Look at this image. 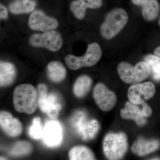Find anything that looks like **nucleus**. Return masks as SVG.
Returning a JSON list of instances; mask_svg holds the SVG:
<instances>
[{
  "instance_id": "obj_1",
  "label": "nucleus",
  "mask_w": 160,
  "mask_h": 160,
  "mask_svg": "<svg viewBox=\"0 0 160 160\" xmlns=\"http://www.w3.org/2000/svg\"><path fill=\"white\" fill-rule=\"evenodd\" d=\"M13 104L16 111L31 114L37 109L38 93L30 84H21L16 87L13 93Z\"/></svg>"
},
{
  "instance_id": "obj_2",
  "label": "nucleus",
  "mask_w": 160,
  "mask_h": 160,
  "mask_svg": "<svg viewBox=\"0 0 160 160\" xmlns=\"http://www.w3.org/2000/svg\"><path fill=\"white\" fill-rule=\"evenodd\" d=\"M128 15L124 9L117 8L109 12L101 27V33L106 39H111L121 31L128 21Z\"/></svg>"
},
{
  "instance_id": "obj_3",
  "label": "nucleus",
  "mask_w": 160,
  "mask_h": 160,
  "mask_svg": "<svg viewBox=\"0 0 160 160\" xmlns=\"http://www.w3.org/2000/svg\"><path fill=\"white\" fill-rule=\"evenodd\" d=\"M118 71L122 81L127 84L142 82L152 73L151 67L146 61L140 62L134 67L126 62H121L118 66Z\"/></svg>"
},
{
  "instance_id": "obj_4",
  "label": "nucleus",
  "mask_w": 160,
  "mask_h": 160,
  "mask_svg": "<svg viewBox=\"0 0 160 160\" xmlns=\"http://www.w3.org/2000/svg\"><path fill=\"white\" fill-rule=\"evenodd\" d=\"M102 53L99 45L92 43L88 45L86 52L82 56L68 55L65 58V61L69 69L78 70L82 67H90L95 65L102 57Z\"/></svg>"
},
{
  "instance_id": "obj_5",
  "label": "nucleus",
  "mask_w": 160,
  "mask_h": 160,
  "mask_svg": "<svg viewBox=\"0 0 160 160\" xmlns=\"http://www.w3.org/2000/svg\"><path fill=\"white\" fill-rule=\"evenodd\" d=\"M103 146L107 158L120 159L125 154L128 147L126 135L123 132L109 133L104 139Z\"/></svg>"
},
{
  "instance_id": "obj_6",
  "label": "nucleus",
  "mask_w": 160,
  "mask_h": 160,
  "mask_svg": "<svg viewBox=\"0 0 160 160\" xmlns=\"http://www.w3.org/2000/svg\"><path fill=\"white\" fill-rule=\"evenodd\" d=\"M38 105L40 109L52 119H56L62 108L57 96L53 93L48 94L47 86L44 83L38 85Z\"/></svg>"
},
{
  "instance_id": "obj_7",
  "label": "nucleus",
  "mask_w": 160,
  "mask_h": 160,
  "mask_svg": "<svg viewBox=\"0 0 160 160\" xmlns=\"http://www.w3.org/2000/svg\"><path fill=\"white\" fill-rule=\"evenodd\" d=\"M29 42L34 47H44L50 51H57L62 46L63 40L59 32L50 30L43 34H34L30 37Z\"/></svg>"
},
{
  "instance_id": "obj_8",
  "label": "nucleus",
  "mask_w": 160,
  "mask_h": 160,
  "mask_svg": "<svg viewBox=\"0 0 160 160\" xmlns=\"http://www.w3.org/2000/svg\"><path fill=\"white\" fill-rule=\"evenodd\" d=\"M74 121L75 127L83 140H91L95 138L100 128L98 122L95 120L87 119L83 112L76 114Z\"/></svg>"
},
{
  "instance_id": "obj_9",
  "label": "nucleus",
  "mask_w": 160,
  "mask_h": 160,
  "mask_svg": "<svg viewBox=\"0 0 160 160\" xmlns=\"http://www.w3.org/2000/svg\"><path fill=\"white\" fill-rule=\"evenodd\" d=\"M155 93V86L151 82H146L132 85L129 87L128 97L135 105H142L145 100L151 98Z\"/></svg>"
},
{
  "instance_id": "obj_10",
  "label": "nucleus",
  "mask_w": 160,
  "mask_h": 160,
  "mask_svg": "<svg viewBox=\"0 0 160 160\" xmlns=\"http://www.w3.org/2000/svg\"><path fill=\"white\" fill-rule=\"evenodd\" d=\"M93 97L97 105L104 111L111 110L116 103L115 94L102 83H98L95 86Z\"/></svg>"
},
{
  "instance_id": "obj_11",
  "label": "nucleus",
  "mask_w": 160,
  "mask_h": 160,
  "mask_svg": "<svg viewBox=\"0 0 160 160\" xmlns=\"http://www.w3.org/2000/svg\"><path fill=\"white\" fill-rule=\"evenodd\" d=\"M29 25L33 30L46 32L57 28L58 23L54 18L49 17L42 11L36 10L30 15Z\"/></svg>"
},
{
  "instance_id": "obj_12",
  "label": "nucleus",
  "mask_w": 160,
  "mask_h": 160,
  "mask_svg": "<svg viewBox=\"0 0 160 160\" xmlns=\"http://www.w3.org/2000/svg\"><path fill=\"white\" fill-rule=\"evenodd\" d=\"M42 138L44 142L48 146H58L62 139V130L58 122L52 121L46 123L43 128Z\"/></svg>"
},
{
  "instance_id": "obj_13",
  "label": "nucleus",
  "mask_w": 160,
  "mask_h": 160,
  "mask_svg": "<svg viewBox=\"0 0 160 160\" xmlns=\"http://www.w3.org/2000/svg\"><path fill=\"white\" fill-rule=\"evenodd\" d=\"M0 126L4 132L11 137H17L22 132V123L7 111L0 112Z\"/></svg>"
},
{
  "instance_id": "obj_14",
  "label": "nucleus",
  "mask_w": 160,
  "mask_h": 160,
  "mask_svg": "<svg viewBox=\"0 0 160 160\" xmlns=\"http://www.w3.org/2000/svg\"><path fill=\"white\" fill-rule=\"evenodd\" d=\"M120 114L123 118L133 120L138 126L146 124V117L143 116L142 110L130 101L126 102L125 108L121 109Z\"/></svg>"
},
{
  "instance_id": "obj_15",
  "label": "nucleus",
  "mask_w": 160,
  "mask_h": 160,
  "mask_svg": "<svg viewBox=\"0 0 160 160\" xmlns=\"http://www.w3.org/2000/svg\"><path fill=\"white\" fill-rule=\"evenodd\" d=\"M159 146L160 142L158 140L147 141L142 138H139L133 143L132 150L138 155H145L155 151Z\"/></svg>"
},
{
  "instance_id": "obj_16",
  "label": "nucleus",
  "mask_w": 160,
  "mask_h": 160,
  "mask_svg": "<svg viewBox=\"0 0 160 160\" xmlns=\"http://www.w3.org/2000/svg\"><path fill=\"white\" fill-rule=\"evenodd\" d=\"M16 69L12 63L1 62L0 63V85L6 87L11 85L16 77Z\"/></svg>"
},
{
  "instance_id": "obj_17",
  "label": "nucleus",
  "mask_w": 160,
  "mask_h": 160,
  "mask_svg": "<svg viewBox=\"0 0 160 160\" xmlns=\"http://www.w3.org/2000/svg\"><path fill=\"white\" fill-rule=\"evenodd\" d=\"M47 69L48 77L54 82H60L66 77V68L60 62H50L47 66Z\"/></svg>"
},
{
  "instance_id": "obj_18",
  "label": "nucleus",
  "mask_w": 160,
  "mask_h": 160,
  "mask_svg": "<svg viewBox=\"0 0 160 160\" xmlns=\"http://www.w3.org/2000/svg\"><path fill=\"white\" fill-rule=\"evenodd\" d=\"M35 0H15L9 5V10L14 14L29 13L35 8Z\"/></svg>"
},
{
  "instance_id": "obj_19",
  "label": "nucleus",
  "mask_w": 160,
  "mask_h": 160,
  "mask_svg": "<svg viewBox=\"0 0 160 160\" xmlns=\"http://www.w3.org/2000/svg\"><path fill=\"white\" fill-rule=\"evenodd\" d=\"M142 7L143 17L146 21H153L159 14L160 6L158 0H147Z\"/></svg>"
},
{
  "instance_id": "obj_20",
  "label": "nucleus",
  "mask_w": 160,
  "mask_h": 160,
  "mask_svg": "<svg viewBox=\"0 0 160 160\" xmlns=\"http://www.w3.org/2000/svg\"><path fill=\"white\" fill-rule=\"evenodd\" d=\"M92 83L91 78L87 75L79 77L74 84L73 92L75 95L78 98L85 96L90 90Z\"/></svg>"
},
{
  "instance_id": "obj_21",
  "label": "nucleus",
  "mask_w": 160,
  "mask_h": 160,
  "mask_svg": "<svg viewBox=\"0 0 160 160\" xmlns=\"http://www.w3.org/2000/svg\"><path fill=\"white\" fill-rule=\"evenodd\" d=\"M69 159L71 160H94L92 151L85 146H78L73 147L69 151Z\"/></svg>"
},
{
  "instance_id": "obj_22",
  "label": "nucleus",
  "mask_w": 160,
  "mask_h": 160,
  "mask_svg": "<svg viewBox=\"0 0 160 160\" xmlns=\"http://www.w3.org/2000/svg\"><path fill=\"white\" fill-rule=\"evenodd\" d=\"M32 150V146L29 142L20 141L15 143L10 151V154L15 156L26 155Z\"/></svg>"
},
{
  "instance_id": "obj_23",
  "label": "nucleus",
  "mask_w": 160,
  "mask_h": 160,
  "mask_svg": "<svg viewBox=\"0 0 160 160\" xmlns=\"http://www.w3.org/2000/svg\"><path fill=\"white\" fill-rule=\"evenodd\" d=\"M145 61L151 68L152 77L156 81H160V57L156 55H149L146 57Z\"/></svg>"
},
{
  "instance_id": "obj_24",
  "label": "nucleus",
  "mask_w": 160,
  "mask_h": 160,
  "mask_svg": "<svg viewBox=\"0 0 160 160\" xmlns=\"http://www.w3.org/2000/svg\"><path fill=\"white\" fill-rule=\"evenodd\" d=\"M43 130V128L42 126L40 118H34L32 121V124L29 127L28 130L29 136L34 139H39L42 136Z\"/></svg>"
},
{
  "instance_id": "obj_25",
  "label": "nucleus",
  "mask_w": 160,
  "mask_h": 160,
  "mask_svg": "<svg viewBox=\"0 0 160 160\" xmlns=\"http://www.w3.org/2000/svg\"><path fill=\"white\" fill-rule=\"evenodd\" d=\"M70 8L75 17L78 19H82L85 17L87 9L78 0L72 2Z\"/></svg>"
},
{
  "instance_id": "obj_26",
  "label": "nucleus",
  "mask_w": 160,
  "mask_h": 160,
  "mask_svg": "<svg viewBox=\"0 0 160 160\" xmlns=\"http://www.w3.org/2000/svg\"><path fill=\"white\" fill-rule=\"evenodd\" d=\"M87 9H98L102 5V0H78Z\"/></svg>"
},
{
  "instance_id": "obj_27",
  "label": "nucleus",
  "mask_w": 160,
  "mask_h": 160,
  "mask_svg": "<svg viewBox=\"0 0 160 160\" xmlns=\"http://www.w3.org/2000/svg\"><path fill=\"white\" fill-rule=\"evenodd\" d=\"M142 113L145 117H149L151 115L152 113L151 108L149 105H147L146 102L143 103L142 104Z\"/></svg>"
},
{
  "instance_id": "obj_28",
  "label": "nucleus",
  "mask_w": 160,
  "mask_h": 160,
  "mask_svg": "<svg viewBox=\"0 0 160 160\" xmlns=\"http://www.w3.org/2000/svg\"><path fill=\"white\" fill-rule=\"evenodd\" d=\"M8 10L4 5L1 4L0 6V17L1 19H6L8 17Z\"/></svg>"
},
{
  "instance_id": "obj_29",
  "label": "nucleus",
  "mask_w": 160,
  "mask_h": 160,
  "mask_svg": "<svg viewBox=\"0 0 160 160\" xmlns=\"http://www.w3.org/2000/svg\"><path fill=\"white\" fill-rule=\"evenodd\" d=\"M147 0H132V3L137 6H142Z\"/></svg>"
},
{
  "instance_id": "obj_30",
  "label": "nucleus",
  "mask_w": 160,
  "mask_h": 160,
  "mask_svg": "<svg viewBox=\"0 0 160 160\" xmlns=\"http://www.w3.org/2000/svg\"><path fill=\"white\" fill-rule=\"evenodd\" d=\"M154 53L155 55L160 57V46L155 49Z\"/></svg>"
},
{
  "instance_id": "obj_31",
  "label": "nucleus",
  "mask_w": 160,
  "mask_h": 160,
  "mask_svg": "<svg viewBox=\"0 0 160 160\" xmlns=\"http://www.w3.org/2000/svg\"><path fill=\"white\" fill-rule=\"evenodd\" d=\"M159 23H160V20Z\"/></svg>"
}]
</instances>
